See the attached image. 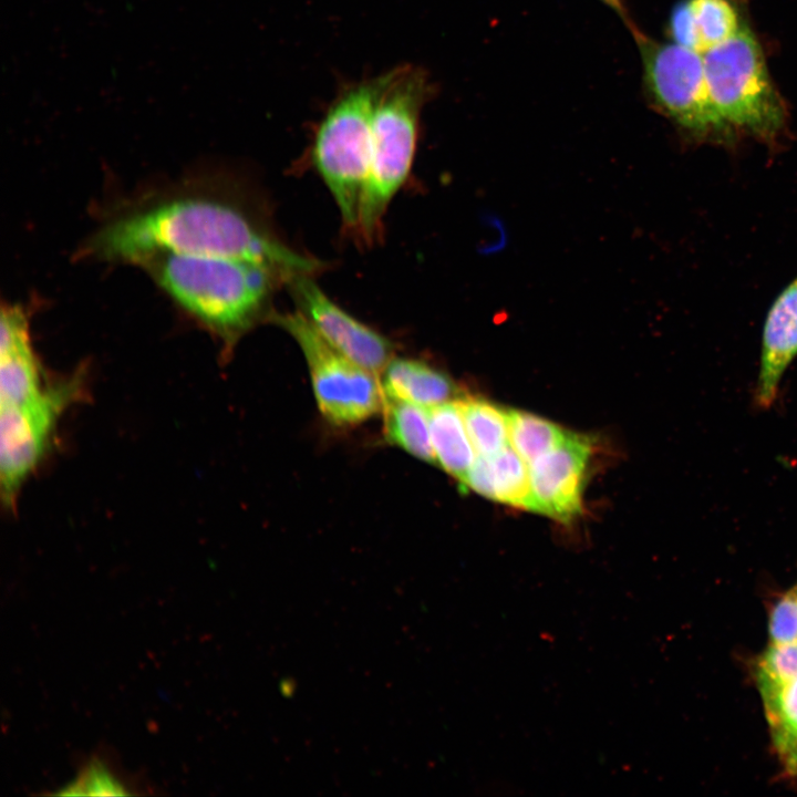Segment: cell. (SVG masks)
<instances>
[{"label": "cell", "instance_id": "1", "mask_svg": "<svg viewBox=\"0 0 797 797\" xmlns=\"http://www.w3.org/2000/svg\"><path fill=\"white\" fill-rule=\"evenodd\" d=\"M85 250L134 266L163 252L244 259L273 269L286 284L321 268L277 235L257 201L222 182L184 184L137 204L105 221Z\"/></svg>", "mask_w": 797, "mask_h": 797}, {"label": "cell", "instance_id": "2", "mask_svg": "<svg viewBox=\"0 0 797 797\" xmlns=\"http://www.w3.org/2000/svg\"><path fill=\"white\" fill-rule=\"evenodd\" d=\"M137 266L228 352L270 320L275 291L286 284L273 269L244 259L163 252Z\"/></svg>", "mask_w": 797, "mask_h": 797}, {"label": "cell", "instance_id": "3", "mask_svg": "<svg viewBox=\"0 0 797 797\" xmlns=\"http://www.w3.org/2000/svg\"><path fill=\"white\" fill-rule=\"evenodd\" d=\"M431 95L427 74L415 65L379 76L370 163L354 232L366 246L380 239L387 207L411 172L421 112Z\"/></svg>", "mask_w": 797, "mask_h": 797}, {"label": "cell", "instance_id": "4", "mask_svg": "<svg viewBox=\"0 0 797 797\" xmlns=\"http://www.w3.org/2000/svg\"><path fill=\"white\" fill-rule=\"evenodd\" d=\"M379 76L344 87L314 133L311 157L332 195L342 222L355 232L366 180Z\"/></svg>", "mask_w": 797, "mask_h": 797}, {"label": "cell", "instance_id": "5", "mask_svg": "<svg viewBox=\"0 0 797 797\" xmlns=\"http://www.w3.org/2000/svg\"><path fill=\"white\" fill-rule=\"evenodd\" d=\"M702 54L711 99L726 123L763 141H775L785 126L786 110L753 32L743 24Z\"/></svg>", "mask_w": 797, "mask_h": 797}, {"label": "cell", "instance_id": "6", "mask_svg": "<svg viewBox=\"0 0 797 797\" xmlns=\"http://www.w3.org/2000/svg\"><path fill=\"white\" fill-rule=\"evenodd\" d=\"M643 85L652 105L684 132L701 139L727 142L734 128L716 110L707 86L703 54L661 42L636 25Z\"/></svg>", "mask_w": 797, "mask_h": 797}, {"label": "cell", "instance_id": "7", "mask_svg": "<svg viewBox=\"0 0 797 797\" xmlns=\"http://www.w3.org/2000/svg\"><path fill=\"white\" fill-rule=\"evenodd\" d=\"M269 321L286 330L301 349L318 408L327 421L356 425L383 410L385 394L377 375L335 350L300 311H273Z\"/></svg>", "mask_w": 797, "mask_h": 797}, {"label": "cell", "instance_id": "8", "mask_svg": "<svg viewBox=\"0 0 797 797\" xmlns=\"http://www.w3.org/2000/svg\"><path fill=\"white\" fill-rule=\"evenodd\" d=\"M83 372L53 381L37 397L0 405V485L4 506L18 496L52 445L63 414L84 397Z\"/></svg>", "mask_w": 797, "mask_h": 797}, {"label": "cell", "instance_id": "9", "mask_svg": "<svg viewBox=\"0 0 797 797\" xmlns=\"http://www.w3.org/2000/svg\"><path fill=\"white\" fill-rule=\"evenodd\" d=\"M756 681L779 762L797 778V583L773 607Z\"/></svg>", "mask_w": 797, "mask_h": 797}, {"label": "cell", "instance_id": "10", "mask_svg": "<svg viewBox=\"0 0 797 797\" xmlns=\"http://www.w3.org/2000/svg\"><path fill=\"white\" fill-rule=\"evenodd\" d=\"M299 311L335 350L379 375L394 358L391 341L334 303L314 282L299 275L287 283Z\"/></svg>", "mask_w": 797, "mask_h": 797}, {"label": "cell", "instance_id": "11", "mask_svg": "<svg viewBox=\"0 0 797 797\" xmlns=\"http://www.w3.org/2000/svg\"><path fill=\"white\" fill-rule=\"evenodd\" d=\"M592 446L590 437L568 432L558 446L528 465L535 513L568 522L582 511Z\"/></svg>", "mask_w": 797, "mask_h": 797}, {"label": "cell", "instance_id": "12", "mask_svg": "<svg viewBox=\"0 0 797 797\" xmlns=\"http://www.w3.org/2000/svg\"><path fill=\"white\" fill-rule=\"evenodd\" d=\"M33 349L30 317L20 303H2L0 321V405H15L40 395L48 386Z\"/></svg>", "mask_w": 797, "mask_h": 797}, {"label": "cell", "instance_id": "13", "mask_svg": "<svg viewBox=\"0 0 797 797\" xmlns=\"http://www.w3.org/2000/svg\"><path fill=\"white\" fill-rule=\"evenodd\" d=\"M797 355V276L772 304L764 324L760 368L755 403L770 407L777 398L783 374Z\"/></svg>", "mask_w": 797, "mask_h": 797}, {"label": "cell", "instance_id": "14", "mask_svg": "<svg viewBox=\"0 0 797 797\" xmlns=\"http://www.w3.org/2000/svg\"><path fill=\"white\" fill-rule=\"evenodd\" d=\"M462 487L498 503L536 509L528 464L510 445L493 456H477Z\"/></svg>", "mask_w": 797, "mask_h": 797}, {"label": "cell", "instance_id": "15", "mask_svg": "<svg viewBox=\"0 0 797 797\" xmlns=\"http://www.w3.org/2000/svg\"><path fill=\"white\" fill-rule=\"evenodd\" d=\"M385 397L405 401L424 408L454 401L458 389L444 372L423 361L393 358L382 373Z\"/></svg>", "mask_w": 797, "mask_h": 797}, {"label": "cell", "instance_id": "16", "mask_svg": "<svg viewBox=\"0 0 797 797\" xmlns=\"http://www.w3.org/2000/svg\"><path fill=\"white\" fill-rule=\"evenodd\" d=\"M427 410L436 464L463 485L477 453L457 400Z\"/></svg>", "mask_w": 797, "mask_h": 797}, {"label": "cell", "instance_id": "17", "mask_svg": "<svg viewBox=\"0 0 797 797\" xmlns=\"http://www.w3.org/2000/svg\"><path fill=\"white\" fill-rule=\"evenodd\" d=\"M383 411L386 441L423 462L436 464L428 410L385 397Z\"/></svg>", "mask_w": 797, "mask_h": 797}, {"label": "cell", "instance_id": "18", "mask_svg": "<svg viewBox=\"0 0 797 797\" xmlns=\"http://www.w3.org/2000/svg\"><path fill=\"white\" fill-rule=\"evenodd\" d=\"M457 403L477 456H493L509 445L507 411L478 397H459Z\"/></svg>", "mask_w": 797, "mask_h": 797}, {"label": "cell", "instance_id": "19", "mask_svg": "<svg viewBox=\"0 0 797 797\" xmlns=\"http://www.w3.org/2000/svg\"><path fill=\"white\" fill-rule=\"evenodd\" d=\"M507 412L509 442L528 465L558 446L568 433L537 415L519 410Z\"/></svg>", "mask_w": 797, "mask_h": 797}, {"label": "cell", "instance_id": "20", "mask_svg": "<svg viewBox=\"0 0 797 797\" xmlns=\"http://www.w3.org/2000/svg\"><path fill=\"white\" fill-rule=\"evenodd\" d=\"M703 53L739 31L743 23L731 0H689Z\"/></svg>", "mask_w": 797, "mask_h": 797}, {"label": "cell", "instance_id": "21", "mask_svg": "<svg viewBox=\"0 0 797 797\" xmlns=\"http://www.w3.org/2000/svg\"><path fill=\"white\" fill-rule=\"evenodd\" d=\"M125 788V785L103 762L94 759L79 773L74 780L70 782L56 794L117 796L130 794Z\"/></svg>", "mask_w": 797, "mask_h": 797}, {"label": "cell", "instance_id": "22", "mask_svg": "<svg viewBox=\"0 0 797 797\" xmlns=\"http://www.w3.org/2000/svg\"><path fill=\"white\" fill-rule=\"evenodd\" d=\"M669 32L672 42L703 53L689 0H681L673 7L669 18Z\"/></svg>", "mask_w": 797, "mask_h": 797}, {"label": "cell", "instance_id": "23", "mask_svg": "<svg viewBox=\"0 0 797 797\" xmlns=\"http://www.w3.org/2000/svg\"><path fill=\"white\" fill-rule=\"evenodd\" d=\"M601 3H603L605 7L611 9L614 13H617L623 22L628 25L629 30H631L635 24L632 22L628 9L625 7L624 0H599Z\"/></svg>", "mask_w": 797, "mask_h": 797}]
</instances>
